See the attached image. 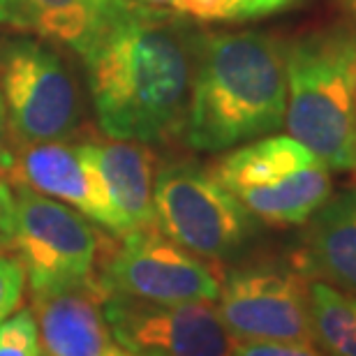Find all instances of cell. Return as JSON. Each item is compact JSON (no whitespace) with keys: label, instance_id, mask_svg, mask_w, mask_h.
<instances>
[{"label":"cell","instance_id":"6da1fadb","mask_svg":"<svg viewBox=\"0 0 356 356\" xmlns=\"http://www.w3.org/2000/svg\"><path fill=\"white\" fill-rule=\"evenodd\" d=\"M199 28L139 3L83 58L97 123L109 139L160 144L183 132Z\"/></svg>","mask_w":356,"mask_h":356},{"label":"cell","instance_id":"7a4b0ae2","mask_svg":"<svg viewBox=\"0 0 356 356\" xmlns=\"http://www.w3.org/2000/svg\"><path fill=\"white\" fill-rule=\"evenodd\" d=\"M275 35L199 31L183 139L192 151L225 153L277 132L287 111V65Z\"/></svg>","mask_w":356,"mask_h":356},{"label":"cell","instance_id":"3957f363","mask_svg":"<svg viewBox=\"0 0 356 356\" xmlns=\"http://www.w3.org/2000/svg\"><path fill=\"white\" fill-rule=\"evenodd\" d=\"M284 127L333 174L356 176V28L329 24L287 42Z\"/></svg>","mask_w":356,"mask_h":356},{"label":"cell","instance_id":"277c9868","mask_svg":"<svg viewBox=\"0 0 356 356\" xmlns=\"http://www.w3.org/2000/svg\"><path fill=\"white\" fill-rule=\"evenodd\" d=\"M211 172L257 222L273 229L303 227L333 192L324 162L282 134L232 148Z\"/></svg>","mask_w":356,"mask_h":356},{"label":"cell","instance_id":"5b68a950","mask_svg":"<svg viewBox=\"0 0 356 356\" xmlns=\"http://www.w3.org/2000/svg\"><path fill=\"white\" fill-rule=\"evenodd\" d=\"M153 209L167 238L211 264L238 257L259 225L211 169L192 160L165 162L155 172Z\"/></svg>","mask_w":356,"mask_h":356},{"label":"cell","instance_id":"8992f818","mask_svg":"<svg viewBox=\"0 0 356 356\" xmlns=\"http://www.w3.org/2000/svg\"><path fill=\"white\" fill-rule=\"evenodd\" d=\"M0 90L19 146L65 141L81 118V102L67 63L47 40L0 38Z\"/></svg>","mask_w":356,"mask_h":356},{"label":"cell","instance_id":"52a82bcc","mask_svg":"<svg viewBox=\"0 0 356 356\" xmlns=\"http://www.w3.org/2000/svg\"><path fill=\"white\" fill-rule=\"evenodd\" d=\"M17 220L10 243L26 270L31 296L88 287L97 282L102 241L79 211L17 188Z\"/></svg>","mask_w":356,"mask_h":356},{"label":"cell","instance_id":"ba28073f","mask_svg":"<svg viewBox=\"0 0 356 356\" xmlns=\"http://www.w3.org/2000/svg\"><path fill=\"white\" fill-rule=\"evenodd\" d=\"M222 270L172 238L158 227L118 236L99 259L97 287L104 296H125L148 303L218 301Z\"/></svg>","mask_w":356,"mask_h":356},{"label":"cell","instance_id":"9c48e42d","mask_svg":"<svg viewBox=\"0 0 356 356\" xmlns=\"http://www.w3.org/2000/svg\"><path fill=\"white\" fill-rule=\"evenodd\" d=\"M234 340L315 343L308 310V275L287 259H252L222 275L216 301Z\"/></svg>","mask_w":356,"mask_h":356},{"label":"cell","instance_id":"30bf717a","mask_svg":"<svg viewBox=\"0 0 356 356\" xmlns=\"http://www.w3.org/2000/svg\"><path fill=\"white\" fill-rule=\"evenodd\" d=\"M113 340L134 356H232L234 338L213 301L148 303L104 296Z\"/></svg>","mask_w":356,"mask_h":356},{"label":"cell","instance_id":"8fae6325","mask_svg":"<svg viewBox=\"0 0 356 356\" xmlns=\"http://www.w3.org/2000/svg\"><path fill=\"white\" fill-rule=\"evenodd\" d=\"M12 185L35 190L79 211L83 218L111 232L113 236L127 234L102 176L81 144L47 141L24 146L19 151Z\"/></svg>","mask_w":356,"mask_h":356},{"label":"cell","instance_id":"7c38bea8","mask_svg":"<svg viewBox=\"0 0 356 356\" xmlns=\"http://www.w3.org/2000/svg\"><path fill=\"white\" fill-rule=\"evenodd\" d=\"M137 5V0H0V26L58 42L83 60Z\"/></svg>","mask_w":356,"mask_h":356},{"label":"cell","instance_id":"4fadbf2b","mask_svg":"<svg viewBox=\"0 0 356 356\" xmlns=\"http://www.w3.org/2000/svg\"><path fill=\"white\" fill-rule=\"evenodd\" d=\"M95 284L33 296L42 356H134L111 336Z\"/></svg>","mask_w":356,"mask_h":356},{"label":"cell","instance_id":"5bb4252c","mask_svg":"<svg viewBox=\"0 0 356 356\" xmlns=\"http://www.w3.org/2000/svg\"><path fill=\"white\" fill-rule=\"evenodd\" d=\"M291 257L308 277L356 296V181L312 213Z\"/></svg>","mask_w":356,"mask_h":356},{"label":"cell","instance_id":"9a60e30c","mask_svg":"<svg viewBox=\"0 0 356 356\" xmlns=\"http://www.w3.org/2000/svg\"><path fill=\"white\" fill-rule=\"evenodd\" d=\"M90 162L102 176V181L113 199V206L125 222L127 234L148 229L155 225L153 185L158 160L146 144L139 141H83Z\"/></svg>","mask_w":356,"mask_h":356},{"label":"cell","instance_id":"2e32d148","mask_svg":"<svg viewBox=\"0 0 356 356\" xmlns=\"http://www.w3.org/2000/svg\"><path fill=\"white\" fill-rule=\"evenodd\" d=\"M308 310L315 345L329 356L356 338V296L329 282L308 277Z\"/></svg>","mask_w":356,"mask_h":356},{"label":"cell","instance_id":"e0dca14e","mask_svg":"<svg viewBox=\"0 0 356 356\" xmlns=\"http://www.w3.org/2000/svg\"><path fill=\"white\" fill-rule=\"evenodd\" d=\"M172 10L202 24H243L294 7L291 0H172Z\"/></svg>","mask_w":356,"mask_h":356},{"label":"cell","instance_id":"ac0fdd59","mask_svg":"<svg viewBox=\"0 0 356 356\" xmlns=\"http://www.w3.org/2000/svg\"><path fill=\"white\" fill-rule=\"evenodd\" d=\"M0 356H42L38 322L31 308H19L0 324Z\"/></svg>","mask_w":356,"mask_h":356},{"label":"cell","instance_id":"d6986e66","mask_svg":"<svg viewBox=\"0 0 356 356\" xmlns=\"http://www.w3.org/2000/svg\"><path fill=\"white\" fill-rule=\"evenodd\" d=\"M26 294V270L17 257L0 252V324L21 308Z\"/></svg>","mask_w":356,"mask_h":356},{"label":"cell","instance_id":"ffe728a7","mask_svg":"<svg viewBox=\"0 0 356 356\" xmlns=\"http://www.w3.org/2000/svg\"><path fill=\"white\" fill-rule=\"evenodd\" d=\"M232 356H329L315 343H282V340H234Z\"/></svg>","mask_w":356,"mask_h":356},{"label":"cell","instance_id":"44dd1931","mask_svg":"<svg viewBox=\"0 0 356 356\" xmlns=\"http://www.w3.org/2000/svg\"><path fill=\"white\" fill-rule=\"evenodd\" d=\"M19 151H21V146H19V141L14 139L10 116H7V106L3 99V90H0V178L10 185H12L14 169H17Z\"/></svg>","mask_w":356,"mask_h":356},{"label":"cell","instance_id":"7402d4cb","mask_svg":"<svg viewBox=\"0 0 356 356\" xmlns=\"http://www.w3.org/2000/svg\"><path fill=\"white\" fill-rule=\"evenodd\" d=\"M14 220H17V199L10 183L0 178V234L10 238L14 234Z\"/></svg>","mask_w":356,"mask_h":356},{"label":"cell","instance_id":"603a6c76","mask_svg":"<svg viewBox=\"0 0 356 356\" xmlns=\"http://www.w3.org/2000/svg\"><path fill=\"white\" fill-rule=\"evenodd\" d=\"M343 5H345L347 14H350V19H352L354 28H356V0H343Z\"/></svg>","mask_w":356,"mask_h":356},{"label":"cell","instance_id":"cb8c5ba5","mask_svg":"<svg viewBox=\"0 0 356 356\" xmlns=\"http://www.w3.org/2000/svg\"><path fill=\"white\" fill-rule=\"evenodd\" d=\"M137 3L153 5V7H169V5H172V0H137Z\"/></svg>","mask_w":356,"mask_h":356},{"label":"cell","instance_id":"d4e9b609","mask_svg":"<svg viewBox=\"0 0 356 356\" xmlns=\"http://www.w3.org/2000/svg\"><path fill=\"white\" fill-rule=\"evenodd\" d=\"M7 243H10V238H5L3 234H0V250H3V248H5Z\"/></svg>","mask_w":356,"mask_h":356},{"label":"cell","instance_id":"484cf974","mask_svg":"<svg viewBox=\"0 0 356 356\" xmlns=\"http://www.w3.org/2000/svg\"><path fill=\"white\" fill-rule=\"evenodd\" d=\"M291 3H294V5H296V3H298V0H291Z\"/></svg>","mask_w":356,"mask_h":356}]
</instances>
